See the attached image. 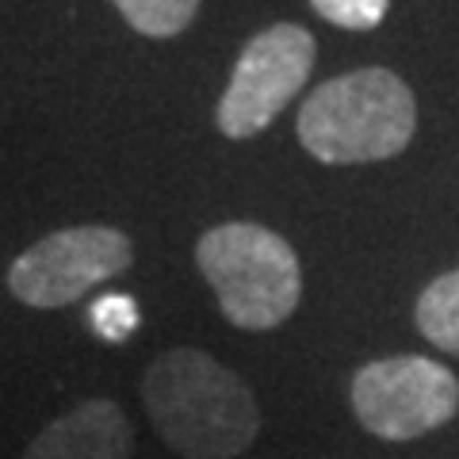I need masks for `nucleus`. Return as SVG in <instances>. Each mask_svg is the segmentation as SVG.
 Returning a JSON list of instances; mask_svg holds the SVG:
<instances>
[{
	"instance_id": "1",
	"label": "nucleus",
	"mask_w": 459,
	"mask_h": 459,
	"mask_svg": "<svg viewBox=\"0 0 459 459\" xmlns=\"http://www.w3.org/2000/svg\"><path fill=\"white\" fill-rule=\"evenodd\" d=\"M142 406L157 437L184 459H234L261 433L246 379L199 349L157 356L142 376Z\"/></svg>"
},
{
	"instance_id": "2",
	"label": "nucleus",
	"mask_w": 459,
	"mask_h": 459,
	"mask_svg": "<svg viewBox=\"0 0 459 459\" xmlns=\"http://www.w3.org/2000/svg\"><path fill=\"white\" fill-rule=\"evenodd\" d=\"M418 104L391 69H356L325 81L299 111V142L325 165L383 161L410 146Z\"/></svg>"
},
{
	"instance_id": "3",
	"label": "nucleus",
	"mask_w": 459,
	"mask_h": 459,
	"mask_svg": "<svg viewBox=\"0 0 459 459\" xmlns=\"http://www.w3.org/2000/svg\"><path fill=\"white\" fill-rule=\"evenodd\" d=\"M195 264L238 329H276L303 295V268L287 241L256 222H222L195 246Z\"/></svg>"
},
{
	"instance_id": "4",
	"label": "nucleus",
	"mask_w": 459,
	"mask_h": 459,
	"mask_svg": "<svg viewBox=\"0 0 459 459\" xmlns=\"http://www.w3.org/2000/svg\"><path fill=\"white\" fill-rule=\"evenodd\" d=\"M134 246L115 226H65L35 241L8 268V291L35 310H57L84 299L92 287L123 276Z\"/></svg>"
},
{
	"instance_id": "5",
	"label": "nucleus",
	"mask_w": 459,
	"mask_h": 459,
	"mask_svg": "<svg viewBox=\"0 0 459 459\" xmlns=\"http://www.w3.org/2000/svg\"><path fill=\"white\" fill-rule=\"evenodd\" d=\"M352 410L368 433L413 440L455 418L459 383L444 364L425 356H386L356 371Z\"/></svg>"
},
{
	"instance_id": "6",
	"label": "nucleus",
	"mask_w": 459,
	"mask_h": 459,
	"mask_svg": "<svg viewBox=\"0 0 459 459\" xmlns=\"http://www.w3.org/2000/svg\"><path fill=\"white\" fill-rule=\"evenodd\" d=\"M314 69V35L299 23H276L241 50L234 77L219 100V131L253 138L303 92Z\"/></svg>"
},
{
	"instance_id": "7",
	"label": "nucleus",
	"mask_w": 459,
	"mask_h": 459,
	"mask_svg": "<svg viewBox=\"0 0 459 459\" xmlns=\"http://www.w3.org/2000/svg\"><path fill=\"white\" fill-rule=\"evenodd\" d=\"M134 429L108 398H89L54 418L27 444L23 459H131Z\"/></svg>"
},
{
	"instance_id": "8",
	"label": "nucleus",
	"mask_w": 459,
	"mask_h": 459,
	"mask_svg": "<svg viewBox=\"0 0 459 459\" xmlns=\"http://www.w3.org/2000/svg\"><path fill=\"white\" fill-rule=\"evenodd\" d=\"M418 329L444 352L459 356V268L444 272L418 299Z\"/></svg>"
},
{
	"instance_id": "9",
	"label": "nucleus",
	"mask_w": 459,
	"mask_h": 459,
	"mask_svg": "<svg viewBox=\"0 0 459 459\" xmlns=\"http://www.w3.org/2000/svg\"><path fill=\"white\" fill-rule=\"evenodd\" d=\"M134 31L150 39H172L195 20L199 0H111Z\"/></svg>"
},
{
	"instance_id": "10",
	"label": "nucleus",
	"mask_w": 459,
	"mask_h": 459,
	"mask_svg": "<svg viewBox=\"0 0 459 459\" xmlns=\"http://www.w3.org/2000/svg\"><path fill=\"white\" fill-rule=\"evenodd\" d=\"M89 322L104 341H126L138 329V307L131 295H104L92 303Z\"/></svg>"
},
{
	"instance_id": "11",
	"label": "nucleus",
	"mask_w": 459,
	"mask_h": 459,
	"mask_svg": "<svg viewBox=\"0 0 459 459\" xmlns=\"http://www.w3.org/2000/svg\"><path fill=\"white\" fill-rule=\"evenodd\" d=\"M310 4L322 20L337 23V27H349V31H371V27L383 23L391 0H310Z\"/></svg>"
}]
</instances>
